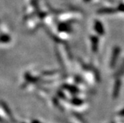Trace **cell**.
Masks as SVG:
<instances>
[{
  "instance_id": "cell-1",
  "label": "cell",
  "mask_w": 124,
  "mask_h": 123,
  "mask_svg": "<svg viewBox=\"0 0 124 123\" xmlns=\"http://www.w3.org/2000/svg\"><path fill=\"white\" fill-rule=\"evenodd\" d=\"M120 53V48L119 47H115L113 49V51H112L111 57V60H110L111 68H114V67L115 66L117 61L119 58Z\"/></svg>"
},
{
  "instance_id": "cell-2",
  "label": "cell",
  "mask_w": 124,
  "mask_h": 123,
  "mask_svg": "<svg viewBox=\"0 0 124 123\" xmlns=\"http://www.w3.org/2000/svg\"><path fill=\"white\" fill-rule=\"evenodd\" d=\"M120 87H121V81L120 80V79H117L115 82V85L113 88V94H112V96H113L114 99H116L118 97L120 91Z\"/></svg>"
},
{
  "instance_id": "cell-3",
  "label": "cell",
  "mask_w": 124,
  "mask_h": 123,
  "mask_svg": "<svg viewBox=\"0 0 124 123\" xmlns=\"http://www.w3.org/2000/svg\"><path fill=\"white\" fill-rule=\"evenodd\" d=\"M94 29L98 33V34L100 35H104L105 33V30H104V28L102 25V23H101L99 21H95L94 22Z\"/></svg>"
},
{
  "instance_id": "cell-4",
  "label": "cell",
  "mask_w": 124,
  "mask_h": 123,
  "mask_svg": "<svg viewBox=\"0 0 124 123\" xmlns=\"http://www.w3.org/2000/svg\"><path fill=\"white\" fill-rule=\"evenodd\" d=\"M116 11L117 10L114 8H102L98 10V13L100 14H111L115 13Z\"/></svg>"
},
{
  "instance_id": "cell-5",
  "label": "cell",
  "mask_w": 124,
  "mask_h": 123,
  "mask_svg": "<svg viewBox=\"0 0 124 123\" xmlns=\"http://www.w3.org/2000/svg\"><path fill=\"white\" fill-rule=\"evenodd\" d=\"M92 51L94 52H97L98 49V43L99 39L97 36H92Z\"/></svg>"
},
{
  "instance_id": "cell-6",
  "label": "cell",
  "mask_w": 124,
  "mask_h": 123,
  "mask_svg": "<svg viewBox=\"0 0 124 123\" xmlns=\"http://www.w3.org/2000/svg\"><path fill=\"white\" fill-rule=\"evenodd\" d=\"M123 75H124V61H123V64L120 65L118 71H117V72L115 73V77H116L117 79H119V78L121 77Z\"/></svg>"
},
{
  "instance_id": "cell-7",
  "label": "cell",
  "mask_w": 124,
  "mask_h": 123,
  "mask_svg": "<svg viewBox=\"0 0 124 123\" xmlns=\"http://www.w3.org/2000/svg\"><path fill=\"white\" fill-rule=\"evenodd\" d=\"M117 10H120V11H122V12H124V5H123V4L120 5L118 6V8H117Z\"/></svg>"
},
{
  "instance_id": "cell-8",
  "label": "cell",
  "mask_w": 124,
  "mask_h": 123,
  "mask_svg": "<svg viewBox=\"0 0 124 123\" xmlns=\"http://www.w3.org/2000/svg\"><path fill=\"white\" fill-rule=\"evenodd\" d=\"M119 114H120V116H124V109L120 111V112L119 113Z\"/></svg>"
}]
</instances>
